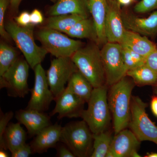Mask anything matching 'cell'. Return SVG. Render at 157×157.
I'll list each match as a JSON object with an SVG mask.
<instances>
[{
    "instance_id": "cell-17",
    "label": "cell",
    "mask_w": 157,
    "mask_h": 157,
    "mask_svg": "<svg viewBox=\"0 0 157 157\" xmlns=\"http://www.w3.org/2000/svg\"><path fill=\"white\" fill-rule=\"evenodd\" d=\"M62 128L57 123L51 124L36 135L30 144L33 153H43L49 148L56 147L60 141Z\"/></svg>"
},
{
    "instance_id": "cell-1",
    "label": "cell",
    "mask_w": 157,
    "mask_h": 157,
    "mask_svg": "<svg viewBox=\"0 0 157 157\" xmlns=\"http://www.w3.org/2000/svg\"><path fill=\"white\" fill-rule=\"evenodd\" d=\"M135 86L132 78L126 76L108 88V102L114 135L128 128L132 92Z\"/></svg>"
},
{
    "instance_id": "cell-33",
    "label": "cell",
    "mask_w": 157,
    "mask_h": 157,
    "mask_svg": "<svg viewBox=\"0 0 157 157\" xmlns=\"http://www.w3.org/2000/svg\"><path fill=\"white\" fill-rule=\"evenodd\" d=\"M14 21L18 25L23 27L32 25L31 23L30 14L27 11H23L19 16L15 17Z\"/></svg>"
},
{
    "instance_id": "cell-6",
    "label": "cell",
    "mask_w": 157,
    "mask_h": 157,
    "mask_svg": "<svg viewBox=\"0 0 157 157\" xmlns=\"http://www.w3.org/2000/svg\"><path fill=\"white\" fill-rule=\"evenodd\" d=\"M36 36L42 47L56 58L71 57L84 46L80 40L71 39L61 32L46 27L40 29Z\"/></svg>"
},
{
    "instance_id": "cell-4",
    "label": "cell",
    "mask_w": 157,
    "mask_h": 157,
    "mask_svg": "<svg viewBox=\"0 0 157 157\" xmlns=\"http://www.w3.org/2000/svg\"><path fill=\"white\" fill-rule=\"evenodd\" d=\"M6 31L21 51L30 67L34 70L41 64L48 53L43 47L36 44L32 26L23 27L10 20L5 24Z\"/></svg>"
},
{
    "instance_id": "cell-34",
    "label": "cell",
    "mask_w": 157,
    "mask_h": 157,
    "mask_svg": "<svg viewBox=\"0 0 157 157\" xmlns=\"http://www.w3.org/2000/svg\"><path fill=\"white\" fill-rule=\"evenodd\" d=\"M62 144H57L56 156L59 157H75L72 152L64 144L62 143Z\"/></svg>"
},
{
    "instance_id": "cell-18",
    "label": "cell",
    "mask_w": 157,
    "mask_h": 157,
    "mask_svg": "<svg viewBox=\"0 0 157 157\" xmlns=\"http://www.w3.org/2000/svg\"><path fill=\"white\" fill-rule=\"evenodd\" d=\"M120 44L147 58L157 47L146 36L127 30Z\"/></svg>"
},
{
    "instance_id": "cell-22",
    "label": "cell",
    "mask_w": 157,
    "mask_h": 157,
    "mask_svg": "<svg viewBox=\"0 0 157 157\" xmlns=\"http://www.w3.org/2000/svg\"><path fill=\"white\" fill-rule=\"evenodd\" d=\"M65 34L72 38L87 39L98 42V33L95 24L92 17H86L76 23Z\"/></svg>"
},
{
    "instance_id": "cell-40",
    "label": "cell",
    "mask_w": 157,
    "mask_h": 157,
    "mask_svg": "<svg viewBox=\"0 0 157 157\" xmlns=\"http://www.w3.org/2000/svg\"><path fill=\"white\" fill-rule=\"evenodd\" d=\"M6 150L4 149H0V157H9L10 155L8 152L6 151Z\"/></svg>"
},
{
    "instance_id": "cell-24",
    "label": "cell",
    "mask_w": 157,
    "mask_h": 157,
    "mask_svg": "<svg viewBox=\"0 0 157 157\" xmlns=\"http://www.w3.org/2000/svg\"><path fill=\"white\" fill-rule=\"evenodd\" d=\"M89 17L77 14H65L51 16L47 20L45 27L66 33L81 20Z\"/></svg>"
},
{
    "instance_id": "cell-35",
    "label": "cell",
    "mask_w": 157,
    "mask_h": 157,
    "mask_svg": "<svg viewBox=\"0 0 157 157\" xmlns=\"http://www.w3.org/2000/svg\"><path fill=\"white\" fill-rule=\"evenodd\" d=\"M145 64L157 74V49L147 57Z\"/></svg>"
},
{
    "instance_id": "cell-10",
    "label": "cell",
    "mask_w": 157,
    "mask_h": 157,
    "mask_svg": "<svg viewBox=\"0 0 157 157\" xmlns=\"http://www.w3.org/2000/svg\"><path fill=\"white\" fill-rule=\"evenodd\" d=\"M77 70L70 57L56 58L51 61L46 76L48 86L55 98L63 91L66 84Z\"/></svg>"
},
{
    "instance_id": "cell-12",
    "label": "cell",
    "mask_w": 157,
    "mask_h": 157,
    "mask_svg": "<svg viewBox=\"0 0 157 157\" xmlns=\"http://www.w3.org/2000/svg\"><path fill=\"white\" fill-rule=\"evenodd\" d=\"M122 17L125 28L147 37H154L157 34V10L147 17L137 16L128 6L122 8Z\"/></svg>"
},
{
    "instance_id": "cell-26",
    "label": "cell",
    "mask_w": 157,
    "mask_h": 157,
    "mask_svg": "<svg viewBox=\"0 0 157 157\" xmlns=\"http://www.w3.org/2000/svg\"><path fill=\"white\" fill-rule=\"evenodd\" d=\"M93 151L91 157H106L110 149L113 137L108 130L98 134H93Z\"/></svg>"
},
{
    "instance_id": "cell-29",
    "label": "cell",
    "mask_w": 157,
    "mask_h": 157,
    "mask_svg": "<svg viewBox=\"0 0 157 157\" xmlns=\"http://www.w3.org/2000/svg\"><path fill=\"white\" fill-rule=\"evenodd\" d=\"M136 14H145L157 10V0H141L133 9Z\"/></svg>"
},
{
    "instance_id": "cell-41",
    "label": "cell",
    "mask_w": 157,
    "mask_h": 157,
    "mask_svg": "<svg viewBox=\"0 0 157 157\" xmlns=\"http://www.w3.org/2000/svg\"><path fill=\"white\" fill-rule=\"evenodd\" d=\"M145 157H157V152L147 153L146 155L144 156Z\"/></svg>"
},
{
    "instance_id": "cell-2",
    "label": "cell",
    "mask_w": 157,
    "mask_h": 157,
    "mask_svg": "<svg viewBox=\"0 0 157 157\" xmlns=\"http://www.w3.org/2000/svg\"><path fill=\"white\" fill-rule=\"evenodd\" d=\"M78 71L90 82L94 88L107 85L101 49L96 43L78 49L71 57Z\"/></svg>"
},
{
    "instance_id": "cell-32",
    "label": "cell",
    "mask_w": 157,
    "mask_h": 157,
    "mask_svg": "<svg viewBox=\"0 0 157 157\" xmlns=\"http://www.w3.org/2000/svg\"><path fill=\"white\" fill-rule=\"evenodd\" d=\"M30 144H25L13 152L11 153L12 157H28L33 154Z\"/></svg>"
},
{
    "instance_id": "cell-31",
    "label": "cell",
    "mask_w": 157,
    "mask_h": 157,
    "mask_svg": "<svg viewBox=\"0 0 157 157\" xmlns=\"http://www.w3.org/2000/svg\"><path fill=\"white\" fill-rule=\"evenodd\" d=\"M14 116V113L9 111L4 113L1 110L0 117V141L2 140L5 130L9 123V121Z\"/></svg>"
},
{
    "instance_id": "cell-5",
    "label": "cell",
    "mask_w": 157,
    "mask_h": 157,
    "mask_svg": "<svg viewBox=\"0 0 157 157\" xmlns=\"http://www.w3.org/2000/svg\"><path fill=\"white\" fill-rule=\"evenodd\" d=\"M60 141L76 157H91L93 151V133L85 121L71 122L62 128Z\"/></svg>"
},
{
    "instance_id": "cell-21",
    "label": "cell",
    "mask_w": 157,
    "mask_h": 157,
    "mask_svg": "<svg viewBox=\"0 0 157 157\" xmlns=\"http://www.w3.org/2000/svg\"><path fill=\"white\" fill-rule=\"evenodd\" d=\"M51 16L65 14H77L89 17L88 0H58L48 10Z\"/></svg>"
},
{
    "instance_id": "cell-43",
    "label": "cell",
    "mask_w": 157,
    "mask_h": 157,
    "mask_svg": "<svg viewBox=\"0 0 157 157\" xmlns=\"http://www.w3.org/2000/svg\"><path fill=\"white\" fill-rule=\"evenodd\" d=\"M52 2H53L54 3H56L58 1V0H50Z\"/></svg>"
},
{
    "instance_id": "cell-14",
    "label": "cell",
    "mask_w": 157,
    "mask_h": 157,
    "mask_svg": "<svg viewBox=\"0 0 157 157\" xmlns=\"http://www.w3.org/2000/svg\"><path fill=\"white\" fill-rule=\"evenodd\" d=\"M126 29L122 17V8L117 0H107L105 31L107 42L120 44Z\"/></svg>"
},
{
    "instance_id": "cell-37",
    "label": "cell",
    "mask_w": 157,
    "mask_h": 157,
    "mask_svg": "<svg viewBox=\"0 0 157 157\" xmlns=\"http://www.w3.org/2000/svg\"><path fill=\"white\" fill-rule=\"evenodd\" d=\"M151 109L153 114L157 117V96H153L150 102Z\"/></svg>"
},
{
    "instance_id": "cell-27",
    "label": "cell",
    "mask_w": 157,
    "mask_h": 157,
    "mask_svg": "<svg viewBox=\"0 0 157 157\" xmlns=\"http://www.w3.org/2000/svg\"><path fill=\"white\" fill-rule=\"evenodd\" d=\"M18 54L11 46L1 42L0 44V76H2L18 58Z\"/></svg>"
},
{
    "instance_id": "cell-44",
    "label": "cell",
    "mask_w": 157,
    "mask_h": 157,
    "mask_svg": "<svg viewBox=\"0 0 157 157\" xmlns=\"http://www.w3.org/2000/svg\"><path fill=\"white\" fill-rule=\"evenodd\" d=\"M133 1H134V2H135V0H133Z\"/></svg>"
},
{
    "instance_id": "cell-36",
    "label": "cell",
    "mask_w": 157,
    "mask_h": 157,
    "mask_svg": "<svg viewBox=\"0 0 157 157\" xmlns=\"http://www.w3.org/2000/svg\"><path fill=\"white\" fill-rule=\"evenodd\" d=\"M30 19L32 25H37L43 22L44 17L41 11L36 9L30 13Z\"/></svg>"
},
{
    "instance_id": "cell-38",
    "label": "cell",
    "mask_w": 157,
    "mask_h": 157,
    "mask_svg": "<svg viewBox=\"0 0 157 157\" xmlns=\"http://www.w3.org/2000/svg\"><path fill=\"white\" fill-rule=\"evenodd\" d=\"M22 0H11L10 7L11 11L14 12H17L20 5Z\"/></svg>"
},
{
    "instance_id": "cell-20",
    "label": "cell",
    "mask_w": 157,
    "mask_h": 157,
    "mask_svg": "<svg viewBox=\"0 0 157 157\" xmlns=\"http://www.w3.org/2000/svg\"><path fill=\"white\" fill-rule=\"evenodd\" d=\"M27 133L20 123H9L0 141V149H9L11 153L26 144Z\"/></svg>"
},
{
    "instance_id": "cell-25",
    "label": "cell",
    "mask_w": 157,
    "mask_h": 157,
    "mask_svg": "<svg viewBox=\"0 0 157 157\" xmlns=\"http://www.w3.org/2000/svg\"><path fill=\"white\" fill-rule=\"evenodd\" d=\"M127 76L132 78L137 86H153L157 84V74L146 64L127 71Z\"/></svg>"
},
{
    "instance_id": "cell-23",
    "label": "cell",
    "mask_w": 157,
    "mask_h": 157,
    "mask_svg": "<svg viewBox=\"0 0 157 157\" xmlns=\"http://www.w3.org/2000/svg\"><path fill=\"white\" fill-rule=\"evenodd\" d=\"M67 86L86 103L89 101L94 89L91 83L78 70L73 73Z\"/></svg>"
},
{
    "instance_id": "cell-39",
    "label": "cell",
    "mask_w": 157,
    "mask_h": 157,
    "mask_svg": "<svg viewBox=\"0 0 157 157\" xmlns=\"http://www.w3.org/2000/svg\"><path fill=\"white\" fill-rule=\"evenodd\" d=\"M117 1L121 5H123L124 6H128L129 5L134 2L133 0H117Z\"/></svg>"
},
{
    "instance_id": "cell-42",
    "label": "cell",
    "mask_w": 157,
    "mask_h": 157,
    "mask_svg": "<svg viewBox=\"0 0 157 157\" xmlns=\"http://www.w3.org/2000/svg\"><path fill=\"white\" fill-rule=\"evenodd\" d=\"M153 91L155 94H157V84L153 86Z\"/></svg>"
},
{
    "instance_id": "cell-28",
    "label": "cell",
    "mask_w": 157,
    "mask_h": 157,
    "mask_svg": "<svg viewBox=\"0 0 157 157\" xmlns=\"http://www.w3.org/2000/svg\"><path fill=\"white\" fill-rule=\"evenodd\" d=\"M121 46L123 59L127 71L145 64L146 58L126 46L123 45H121Z\"/></svg>"
},
{
    "instance_id": "cell-7",
    "label": "cell",
    "mask_w": 157,
    "mask_h": 157,
    "mask_svg": "<svg viewBox=\"0 0 157 157\" xmlns=\"http://www.w3.org/2000/svg\"><path fill=\"white\" fill-rule=\"evenodd\" d=\"M129 129L140 142L151 141L157 145V127L147 113V104L138 96H132Z\"/></svg>"
},
{
    "instance_id": "cell-19",
    "label": "cell",
    "mask_w": 157,
    "mask_h": 157,
    "mask_svg": "<svg viewBox=\"0 0 157 157\" xmlns=\"http://www.w3.org/2000/svg\"><path fill=\"white\" fill-rule=\"evenodd\" d=\"M107 0H88V6L91 14L98 33L97 44L102 46L107 42L105 31V21Z\"/></svg>"
},
{
    "instance_id": "cell-15",
    "label": "cell",
    "mask_w": 157,
    "mask_h": 157,
    "mask_svg": "<svg viewBox=\"0 0 157 157\" xmlns=\"http://www.w3.org/2000/svg\"><path fill=\"white\" fill-rule=\"evenodd\" d=\"M140 141L130 129H124L113 137L106 157H140Z\"/></svg>"
},
{
    "instance_id": "cell-8",
    "label": "cell",
    "mask_w": 157,
    "mask_h": 157,
    "mask_svg": "<svg viewBox=\"0 0 157 157\" xmlns=\"http://www.w3.org/2000/svg\"><path fill=\"white\" fill-rule=\"evenodd\" d=\"M29 67L25 59L18 58L0 76V89L6 88L9 97L24 98L30 91L28 83Z\"/></svg>"
},
{
    "instance_id": "cell-13",
    "label": "cell",
    "mask_w": 157,
    "mask_h": 157,
    "mask_svg": "<svg viewBox=\"0 0 157 157\" xmlns=\"http://www.w3.org/2000/svg\"><path fill=\"white\" fill-rule=\"evenodd\" d=\"M56 104L50 116L58 114V119L81 117L85 102L70 90L67 86L63 91L55 98Z\"/></svg>"
},
{
    "instance_id": "cell-16",
    "label": "cell",
    "mask_w": 157,
    "mask_h": 157,
    "mask_svg": "<svg viewBox=\"0 0 157 157\" xmlns=\"http://www.w3.org/2000/svg\"><path fill=\"white\" fill-rule=\"evenodd\" d=\"M51 116L34 109H20L15 113L17 121L26 128L30 137H35L43 129L52 124Z\"/></svg>"
},
{
    "instance_id": "cell-3",
    "label": "cell",
    "mask_w": 157,
    "mask_h": 157,
    "mask_svg": "<svg viewBox=\"0 0 157 157\" xmlns=\"http://www.w3.org/2000/svg\"><path fill=\"white\" fill-rule=\"evenodd\" d=\"M108 86L95 88L88 107L81 116L87 124L93 134H98L109 130L112 117L108 102Z\"/></svg>"
},
{
    "instance_id": "cell-9",
    "label": "cell",
    "mask_w": 157,
    "mask_h": 157,
    "mask_svg": "<svg viewBox=\"0 0 157 157\" xmlns=\"http://www.w3.org/2000/svg\"><path fill=\"white\" fill-rule=\"evenodd\" d=\"M101 56L108 87L127 76L120 43L107 42L101 47Z\"/></svg>"
},
{
    "instance_id": "cell-11",
    "label": "cell",
    "mask_w": 157,
    "mask_h": 157,
    "mask_svg": "<svg viewBox=\"0 0 157 157\" xmlns=\"http://www.w3.org/2000/svg\"><path fill=\"white\" fill-rule=\"evenodd\" d=\"M35 83L30 90L31 96L26 109H34L41 112L48 110L55 98L50 89L45 70L41 64L34 69Z\"/></svg>"
},
{
    "instance_id": "cell-30",
    "label": "cell",
    "mask_w": 157,
    "mask_h": 157,
    "mask_svg": "<svg viewBox=\"0 0 157 157\" xmlns=\"http://www.w3.org/2000/svg\"><path fill=\"white\" fill-rule=\"evenodd\" d=\"M11 0H0V34L1 36L6 40L11 39L6 31L5 24V14L8 6L10 5Z\"/></svg>"
}]
</instances>
